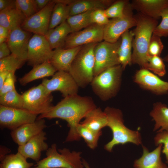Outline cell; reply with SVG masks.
<instances>
[{
    "mask_svg": "<svg viewBox=\"0 0 168 168\" xmlns=\"http://www.w3.org/2000/svg\"><path fill=\"white\" fill-rule=\"evenodd\" d=\"M96 107L91 97L76 94L64 97L48 111L40 115L37 119L58 118L65 120L70 128L65 142L78 141L81 138L77 128L80 120Z\"/></svg>",
    "mask_w": 168,
    "mask_h": 168,
    "instance_id": "cell-1",
    "label": "cell"
},
{
    "mask_svg": "<svg viewBox=\"0 0 168 168\" xmlns=\"http://www.w3.org/2000/svg\"><path fill=\"white\" fill-rule=\"evenodd\" d=\"M137 22L133 30L132 64H137L141 68L147 69L148 48L153 31L158 25V20L140 13L134 15Z\"/></svg>",
    "mask_w": 168,
    "mask_h": 168,
    "instance_id": "cell-2",
    "label": "cell"
},
{
    "mask_svg": "<svg viewBox=\"0 0 168 168\" xmlns=\"http://www.w3.org/2000/svg\"><path fill=\"white\" fill-rule=\"evenodd\" d=\"M104 111L107 116V126L110 128L113 134L112 139L104 146L106 151L111 152L115 146L128 143L137 145L142 144L140 133L137 131L131 130L124 125L123 114L120 110L108 106Z\"/></svg>",
    "mask_w": 168,
    "mask_h": 168,
    "instance_id": "cell-3",
    "label": "cell"
},
{
    "mask_svg": "<svg viewBox=\"0 0 168 168\" xmlns=\"http://www.w3.org/2000/svg\"><path fill=\"white\" fill-rule=\"evenodd\" d=\"M97 43L83 45L71 64L68 72L79 87H86L94 77V49Z\"/></svg>",
    "mask_w": 168,
    "mask_h": 168,
    "instance_id": "cell-4",
    "label": "cell"
},
{
    "mask_svg": "<svg viewBox=\"0 0 168 168\" xmlns=\"http://www.w3.org/2000/svg\"><path fill=\"white\" fill-rule=\"evenodd\" d=\"M124 70L119 64L110 67L94 77L90 83L94 92L104 101L115 96L120 88Z\"/></svg>",
    "mask_w": 168,
    "mask_h": 168,
    "instance_id": "cell-5",
    "label": "cell"
},
{
    "mask_svg": "<svg viewBox=\"0 0 168 168\" xmlns=\"http://www.w3.org/2000/svg\"><path fill=\"white\" fill-rule=\"evenodd\" d=\"M81 153L67 148L57 150L56 144L53 143L46 151V157L37 162L32 168H84Z\"/></svg>",
    "mask_w": 168,
    "mask_h": 168,
    "instance_id": "cell-6",
    "label": "cell"
},
{
    "mask_svg": "<svg viewBox=\"0 0 168 168\" xmlns=\"http://www.w3.org/2000/svg\"><path fill=\"white\" fill-rule=\"evenodd\" d=\"M22 96V109L37 115L46 113L53 106L51 93L41 83L26 91Z\"/></svg>",
    "mask_w": 168,
    "mask_h": 168,
    "instance_id": "cell-7",
    "label": "cell"
},
{
    "mask_svg": "<svg viewBox=\"0 0 168 168\" xmlns=\"http://www.w3.org/2000/svg\"><path fill=\"white\" fill-rule=\"evenodd\" d=\"M133 10L129 1L125 6L123 16L110 20L109 22L104 26V41L115 43L125 32L136 26L137 22L133 15Z\"/></svg>",
    "mask_w": 168,
    "mask_h": 168,
    "instance_id": "cell-8",
    "label": "cell"
},
{
    "mask_svg": "<svg viewBox=\"0 0 168 168\" xmlns=\"http://www.w3.org/2000/svg\"><path fill=\"white\" fill-rule=\"evenodd\" d=\"M120 39L114 43L103 41L97 44L94 49V77L110 67L120 64L117 55Z\"/></svg>",
    "mask_w": 168,
    "mask_h": 168,
    "instance_id": "cell-9",
    "label": "cell"
},
{
    "mask_svg": "<svg viewBox=\"0 0 168 168\" xmlns=\"http://www.w3.org/2000/svg\"><path fill=\"white\" fill-rule=\"evenodd\" d=\"M37 115L23 109L0 105V127L13 130L24 124L34 122Z\"/></svg>",
    "mask_w": 168,
    "mask_h": 168,
    "instance_id": "cell-10",
    "label": "cell"
},
{
    "mask_svg": "<svg viewBox=\"0 0 168 168\" xmlns=\"http://www.w3.org/2000/svg\"><path fill=\"white\" fill-rule=\"evenodd\" d=\"M104 26L93 24L82 30L71 33L66 39L63 48H71L103 41Z\"/></svg>",
    "mask_w": 168,
    "mask_h": 168,
    "instance_id": "cell-11",
    "label": "cell"
},
{
    "mask_svg": "<svg viewBox=\"0 0 168 168\" xmlns=\"http://www.w3.org/2000/svg\"><path fill=\"white\" fill-rule=\"evenodd\" d=\"M53 53V50L44 36L34 34L29 42L27 60L28 64L34 67L49 61Z\"/></svg>",
    "mask_w": 168,
    "mask_h": 168,
    "instance_id": "cell-12",
    "label": "cell"
},
{
    "mask_svg": "<svg viewBox=\"0 0 168 168\" xmlns=\"http://www.w3.org/2000/svg\"><path fill=\"white\" fill-rule=\"evenodd\" d=\"M41 84L49 92L58 91L64 97L77 94L78 86L70 73L59 71L51 79L43 78Z\"/></svg>",
    "mask_w": 168,
    "mask_h": 168,
    "instance_id": "cell-13",
    "label": "cell"
},
{
    "mask_svg": "<svg viewBox=\"0 0 168 168\" xmlns=\"http://www.w3.org/2000/svg\"><path fill=\"white\" fill-rule=\"evenodd\" d=\"M56 3L50 1L42 10L26 18L21 28L34 34L45 35L49 30L52 13Z\"/></svg>",
    "mask_w": 168,
    "mask_h": 168,
    "instance_id": "cell-14",
    "label": "cell"
},
{
    "mask_svg": "<svg viewBox=\"0 0 168 168\" xmlns=\"http://www.w3.org/2000/svg\"><path fill=\"white\" fill-rule=\"evenodd\" d=\"M134 81L141 88L157 95L168 93V82L161 80L149 70L141 68L135 73Z\"/></svg>",
    "mask_w": 168,
    "mask_h": 168,
    "instance_id": "cell-15",
    "label": "cell"
},
{
    "mask_svg": "<svg viewBox=\"0 0 168 168\" xmlns=\"http://www.w3.org/2000/svg\"><path fill=\"white\" fill-rule=\"evenodd\" d=\"M31 33L18 27L10 31L7 43L12 54L27 61L28 46Z\"/></svg>",
    "mask_w": 168,
    "mask_h": 168,
    "instance_id": "cell-16",
    "label": "cell"
},
{
    "mask_svg": "<svg viewBox=\"0 0 168 168\" xmlns=\"http://www.w3.org/2000/svg\"><path fill=\"white\" fill-rule=\"evenodd\" d=\"M46 127L44 119H37L34 122L24 124L12 130L10 135L13 141L21 146L43 131Z\"/></svg>",
    "mask_w": 168,
    "mask_h": 168,
    "instance_id": "cell-17",
    "label": "cell"
},
{
    "mask_svg": "<svg viewBox=\"0 0 168 168\" xmlns=\"http://www.w3.org/2000/svg\"><path fill=\"white\" fill-rule=\"evenodd\" d=\"M46 133L44 131L29 140L24 145L18 146V152L26 159L30 158L38 162L40 160L41 153L48 149Z\"/></svg>",
    "mask_w": 168,
    "mask_h": 168,
    "instance_id": "cell-18",
    "label": "cell"
},
{
    "mask_svg": "<svg viewBox=\"0 0 168 168\" xmlns=\"http://www.w3.org/2000/svg\"><path fill=\"white\" fill-rule=\"evenodd\" d=\"M130 4L133 10L158 20L162 11L168 7V0H133Z\"/></svg>",
    "mask_w": 168,
    "mask_h": 168,
    "instance_id": "cell-19",
    "label": "cell"
},
{
    "mask_svg": "<svg viewBox=\"0 0 168 168\" xmlns=\"http://www.w3.org/2000/svg\"><path fill=\"white\" fill-rule=\"evenodd\" d=\"M82 46L55 49L49 61L57 71L68 72L73 61Z\"/></svg>",
    "mask_w": 168,
    "mask_h": 168,
    "instance_id": "cell-20",
    "label": "cell"
},
{
    "mask_svg": "<svg viewBox=\"0 0 168 168\" xmlns=\"http://www.w3.org/2000/svg\"><path fill=\"white\" fill-rule=\"evenodd\" d=\"M162 144H159L152 152L142 145L143 152L142 156L134 162V168H168L162 161L161 156Z\"/></svg>",
    "mask_w": 168,
    "mask_h": 168,
    "instance_id": "cell-21",
    "label": "cell"
},
{
    "mask_svg": "<svg viewBox=\"0 0 168 168\" xmlns=\"http://www.w3.org/2000/svg\"><path fill=\"white\" fill-rule=\"evenodd\" d=\"M114 2L112 0H72L70 5L69 16L91 10H105Z\"/></svg>",
    "mask_w": 168,
    "mask_h": 168,
    "instance_id": "cell-22",
    "label": "cell"
},
{
    "mask_svg": "<svg viewBox=\"0 0 168 168\" xmlns=\"http://www.w3.org/2000/svg\"><path fill=\"white\" fill-rule=\"evenodd\" d=\"M26 18L16 5L0 11V26L10 31L21 27Z\"/></svg>",
    "mask_w": 168,
    "mask_h": 168,
    "instance_id": "cell-23",
    "label": "cell"
},
{
    "mask_svg": "<svg viewBox=\"0 0 168 168\" xmlns=\"http://www.w3.org/2000/svg\"><path fill=\"white\" fill-rule=\"evenodd\" d=\"M134 36L133 31L127 30L120 37L121 42L117 50L119 64L124 70L132 64V42Z\"/></svg>",
    "mask_w": 168,
    "mask_h": 168,
    "instance_id": "cell-24",
    "label": "cell"
},
{
    "mask_svg": "<svg viewBox=\"0 0 168 168\" xmlns=\"http://www.w3.org/2000/svg\"><path fill=\"white\" fill-rule=\"evenodd\" d=\"M72 33L67 21L54 28L49 29L44 36L52 49L63 48L66 39Z\"/></svg>",
    "mask_w": 168,
    "mask_h": 168,
    "instance_id": "cell-25",
    "label": "cell"
},
{
    "mask_svg": "<svg viewBox=\"0 0 168 168\" xmlns=\"http://www.w3.org/2000/svg\"><path fill=\"white\" fill-rule=\"evenodd\" d=\"M85 119L80 123L93 132L102 133L101 129L107 126L108 120L105 112L100 108H96L89 112Z\"/></svg>",
    "mask_w": 168,
    "mask_h": 168,
    "instance_id": "cell-26",
    "label": "cell"
},
{
    "mask_svg": "<svg viewBox=\"0 0 168 168\" xmlns=\"http://www.w3.org/2000/svg\"><path fill=\"white\" fill-rule=\"evenodd\" d=\"M57 71L49 61L46 62L33 67L29 72L19 79V82L21 85H26L34 80L53 76Z\"/></svg>",
    "mask_w": 168,
    "mask_h": 168,
    "instance_id": "cell-27",
    "label": "cell"
},
{
    "mask_svg": "<svg viewBox=\"0 0 168 168\" xmlns=\"http://www.w3.org/2000/svg\"><path fill=\"white\" fill-rule=\"evenodd\" d=\"M150 115L155 121L154 131L168 133V107L166 105L157 102L153 104Z\"/></svg>",
    "mask_w": 168,
    "mask_h": 168,
    "instance_id": "cell-28",
    "label": "cell"
},
{
    "mask_svg": "<svg viewBox=\"0 0 168 168\" xmlns=\"http://www.w3.org/2000/svg\"><path fill=\"white\" fill-rule=\"evenodd\" d=\"M56 3L51 16L49 29H53L66 21L69 16L70 5L54 0Z\"/></svg>",
    "mask_w": 168,
    "mask_h": 168,
    "instance_id": "cell-29",
    "label": "cell"
},
{
    "mask_svg": "<svg viewBox=\"0 0 168 168\" xmlns=\"http://www.w3.org/2000/svg\"><path fill=\"white\" fill-rule=\"evenodd\" d=\"M94 10L68 17L66 21L71 28L72 33L80 30L93 24L91 15Z\"/></svg>",
    "mask_w": 168,
    "mask_h": 168,
    "instance_id": "cell-30",
    "label": "cell"
},
{
    "mask_svg": "<svg viewBox=\"0 0 168 168\" xmlns=\"http://www.w3.org/2000/svg\"><path fill=\"white\" fill-rule=\"evenodd\" d=\"M1 162L0 168H31L34 165L18 152L7 155Z\"/></svg>",
    "mask_w": 168,
    "mask_h": 168,
    "instance_id": "cell-31",
    "label": "cell"
},
{
    "mask_svg": "<svg viewBox=\"0 0 168 168\" xmlns=\"http://www.w3.org/2000/svg\"><path fill=\"white\" fill-rule=\"evenodd\" d=\"M77 131L79 136L83 138L89 148L94 149L97 147L98 141L102 133L93 132L80 123L77 127Z\"/></svg>",
    "mask_w": 168,
    "mask_h": 168,
    "instance_id": "cell-32",
    "label": "cell"
},
{
    "mask_svg": "<svg viewBox=\"0 0 168 168\" xmlns=\"http://www.w3.org/2000/svg\"><path fill=\"white\" fill-rule=\"evenodd\" d=\"M0 104L7 107L22 109V95L15 89L0 96Z\"/></svg>",
    "mask_w": 168,
    "mask_h": 168,
    "instance_id": "cell-33",
    "label": "cell"
},
{
    "mask_svg": "<svg viewBox=\"0 0 168 168\" xmlns=\"http://www.w3.org/2000/svg\"><path fill=\"white\" fill-rule=\"evenodd\" d=\"M26 62L11 54L0 59V72L6 71L15 72L17 70L21 68Z\"/></svg>",
    "mask_w": 168,
    "mask_h": 168,
    "instance_id": "cell-34",
    "label": "cell"
},
{
    "mask_svg": "<svg viewBox=\"0 0 168 168\" xmlns=\"http://www.w3.org/2000/svg\"><path fill=\"white\" fill-rule=\"evenodd\" d=\"M148 62L147 69L159 77H163L166 74L164 60L160 56H149Z\"/></svg>",
    "mask_w": 168,
    "mask_h": 168,
    "instance_id": "cell-35",
    "label": "cell"
},
{
    "mask_svg": "<svg viewBox=\"0 0 168 168\" xmlns=\"http://www.w3.org/2000/svg\"><path fill=\"white\" fill-rule=\"evenodd\" d=\"M128 2V0H122L115 1L111 6L105 10L107 16L109 18L112 19L123 16L125 6Z\"/></svg>",
    "mask_w": 168,
    "mask_h": 168,
    "instance_id": "cell-36",
    "label": "cell"
},
{
    "mask_svg": "<svg viewBox=\"0 0 168 168\" xmlns=\"http://www.w3.org/2000/svg\"><path fill=\"white\" fill-rule=\"evenodd\" d=\"M16 7L24 15L29 18L37 12L34 0H16Z\"/></svg>",
    "mask_w": 168,
    "mask_h": 168,
    "instance_id": "cell-37",
    "label": "cell"
},
{
    "mask_svg": "<svg viewBox=\"0 0 168 168\" xmlns=\"http://www.w3.org/2000/svg\"><path fill=\"white\" fill-rule=\"evenodd\" d=\"M160 16L161 21L154 30L153 33L160 37H166L168 36V7L162 11Z\"/></svg>",
    "mask_w": 168,
    "mask_h": 168,
    "instance_id": "cell-38",
    "label": "cell"
},
{
    "mask_svg": "<svg viewBox=\"0 0 168 168\" xmlns=\"http://www.w3.org/2000/svg\"><path fill=\"white\" fill-rule=\"evenodd\" d=\"M163 48L161 37L153 33L148 48L149 56H160Z\"/></svg>",
    "mask_w": 168,
    "mask_h": 168,
    "instance_id": "cell-39",
    "label": "cell"
},
{
    "mask_svg": "<svg viewBox=\"0 0 168 168\" xmlns=\"http://www.w3.org/2000/svg\"><path fill=\"white\" fill-rule=\"evenodd\" d=\"M154 141L156 146L160 144L163 145L161 152L165 156L166 163L168 164V133L166 131L157 132L154 138Z\"/></svg>",
    "mask_w": 168,
    "mask_h": 168,
    "instance_id": "cell-40",
    "label": "cell"
},
{
    "mask_svg": "<svg viewBox=\"0 0 168 168\" xmlns=\"http://www.w3.org/2000/svg\"><path fill=\"white\" fill-rule=\"evenodd\" d=\"M91 19L93 24L105 26L110 20L107 16L105 10L97 9L94 10L91 13Z\"/></svg>",
    "mask_w": 168,
    "mask_h": 168,
    "instance_id": "cell-41",
    "label": "cell"
},
{
    "mask_svg": "<svg viewBox=\"0 0 168 168\" xmlns=\"http://www.w3.org/2000/svg\"><path fill=\"white\" fill-rule=\"evenodd\" d=\"M15 72H11L8 75L2 88L0 89V96L15 90L16 78Z\"/></svg>",
    "mask_w": 168,
    "mask_h": 168,
    "instance_id": "cell-42",
    "label": "cell"
},
{
    "mask_svg": "<svg viewBox=\"0 0 168 168\" xmlns=\"http://www.w3.org/2000/svg\"><path fill=\"white\" fill-rule=\"evenodd\" d=\"M11 51L7 42L0 44V59L10 55Z\"/></svg>",
    "mask_w": 168,
    "mask_h": 168,
    "instance_id": "cell-43",
    "label": "cell"
},
{
    "mask_svg": "<svg viewBox=\"0 0 168 168\" xmlns=\"http://www.w3.org/2000/svg\"><path fill=\"white\" fill-rule=\"evenodd\" d=\"M10 32L7 29L0 26V44L7 42Z\"/></svg>",
    "mask_w": 168,
    "mask_h": 168,
    "instance_id": "cell-44",
    "label": "cell"
},
{
    "mask_svg": "<svg viewBox=\"0 0 168 168\" xmlns=\"http://www.w3.org/2000/svg\"><path fill=\"white\" fill-rule=\"evenodd\" d=\"M16 0H0V11L16 5Z\"/></svg>",
    "mask_w": 168,
    "mask_h": 168,
    "instance_id": "cell-45",
    "label": "cell"
},
{
    "mask_svg": "<svg viewBox=\"0 0 168 168\" xmlns=\"http://www.w3.org/2000/svg\"><path fill=\"white\" fill-rule=\"evenodd\" d=\"M35 7L37 12L44 8L49 3L50 0H34Z\"/></svg>",
    "mask_w": 168,
    "mask_h": 168,
    "instance_id": "cell-46",
    "label": "cell"
},
{
    "mask_svg": "<svg viewBox=\"0 0 168 168\" xmlns=\"http://www.w3.org/2000/svg\"><path fill=\"white\" fill-rule=\"evenodd\" d=\"M11 152V150L6 147L0 146V160L1 161L8 154Z\"/></svg>",
    "mask_w": 168,
    "mask_h": 168,
    "instance_id": "cell-47",
    "label": "cell"
},
{
    "mask_svg": "<svg viewBox=\"0 0 168 168\" xmlns=\"http://www.w3.org/2000/svg\"><path fill=\"white\" fill-rule=\"evenodd\" d=\"M10 72H11L6 71L0 72V89L2 86L5 80Z\"/></svg>",
    "mask_w": 168,
    "mask_h": 168,
    "instance_id": "cell-48",
    "label": "cell"
},
{
    "mask_svg": "<svg viewBox=\"0 0 168 168\" xmlns=\"http://www.w3.org/2000/svg\"><path fill=\"white\" fill-rule=\"evenodd\" d=\"M82 161L83 165L85 168H90L89 164L85 160L82 159Z\"/></svg>",
    "mask_w": 168,
    "mask_h": 168,
    "instance_id": "cell-49",
    "label": "cell"
},
{
    "mask_svg": "<svg viewBox=\"0 0 168 168\" xmlns=\"http://www.w3.org/2000/svg\"><path fill=\"white\" fill-rule=\"evenodd\" d=\"M164 61L168 63V54L163 58Z\"/></svg>",
    "mask_w": 168,
    "mask_h": 168,
    "instance_id": "cell-50",
    "label": "cell"
},
{
    "mask_svg": "<svg viewBox=\"0 0 168 168\" xmlns=\"http://www.w3.org/2000/svg\"><path fill=\"white\" fill-rule=\"evenodd\" d=\"M167 67H168V66H167Z\"/></svg>",
    "mask_w": 168,
    "mask_h": 168,
    "instance_id": "cell-51",
    "label": "cell"
}]
</instances>
